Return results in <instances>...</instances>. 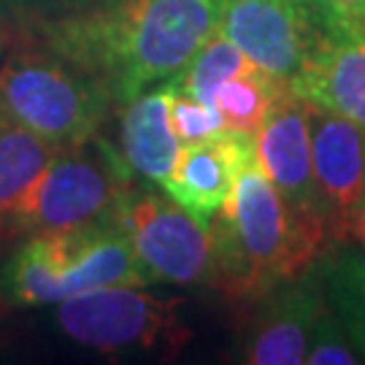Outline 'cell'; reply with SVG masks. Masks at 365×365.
Returning a JSON list of instances; mask_svg holds the SVG:
<instances>
[{
	"mask_svg": "<svg viewBox=\"0 0 365 365\" xmlns=\"http://www.w3.org/2000/svg\"><path fill=\"white\" fill-rule=\"evenodd\" d=\"M225 0H111L46 27V46L106 81L128 103L170 81L220 30Z\"/></svg>",
	"mask_w": 365,
	"mask_h": 365,
	"instance_id": "6da1fadb",
	"label": "cell"
},
{
	"mask_svg": "<svg viewBox=\"0 0 365 365\" xmlns=\"http://www.w3.org/2000/svg\"><path fill=\"white\" fill-rule=\"evenodd\" d=\"M211 284L235 303H257L271 289L309 274L327 233L322 222L287 203L252 160L211 217Z\"/></svg>",
	"mask_w": 365,
	"mask_h": 365,
	"instance_id": "7a4b0ae2",
	"label": "cell"
},
{
	"mask_svg": "<svg viewBox=\"0 0 365 365\" xmlns=\"http://www.w3.org/2000/svg\"><path fill=\"white\" fill-rule=\"evenodd\" d=\"M152 282L119 222L30 235L3 274L6 295L19 306L60 303L87 289L149 287Z\"/></svg>",
	"mask_w": 365,
	"mask_h": 365,
	"instance_id": "3957f363",
	"label": "cell"
},
{
	"mask_svg": "<svg viewBox=\"0 0 365 365\" xmlns=\"http://www.w3.org/2000/svg\"><path fill=\"white\" fill-rule=\"evenodd\" d=\"M111 101L103 78L52 46H27L0 60V119L54 149L98 135Z\"/></svg>",
	"mask_w": 365,
	"mask_h": 365,
	"instance_id": "277c9868",
	"label": "cell"
},
{
	"mask_svg": "<svg viewBox=\"0 0 365 365\" xmlns=\"http://www.w3.org/2000/svg\"><path fill=\"white\" fill-rule=\"evenodd\" d=\"M133 173L114 146L92 135L76 146L57 149L22 200L0 222V238L57 233L117 222Z\"/></svg>",
	"mask_w": 365,
	"mask_h": 365,
	"instance_id": "5b68a950",
	"label": "cell"
},
{
	"mask_svg": "<svg viewBox=\"0 0 365 365\" xmlns=\"http://www.w3.org/2000/svg\"><path fill=\"white\" fill-rule=\"evenodd\" d=\"M54 306L68 339L103 354H176L192 336L179 319L182 298H157L141 287L87 289Z\"/></svg>",
	"mask_w": 365,
	"mask_h": 365,
	"instance_id": "8992f818",
	"label": "cell"
},
{
	"mask_svg": "<svg viewBox=\"0 0 365 365\" xmlns=\"http://www.w3.org/2000/svg\"><path fill=\"white\" fill-rule=\"evenodd\" d=\"M117 222L130 235L133 249L152 279L173 284L211 282L214 241L211 222L197 220L173 197L155 192H130Z\"/></svg>",
	"mask_w": 365,
	"mask_h": 365,
	"instance_id": "52a82bcc",
	"label": "cell"
},
{
	"mask_svg": "<svg viewBox=\"0 0 365 365\" xmlns=\"http://www.w3.org/2000/svg\"><path fill=\"white\" fill-rule=\"evenodd\" d=\"M220 33L260 71L292 81L319 38V22L306 0H225Z\"/></svg>",
	"mask_w": 365,
	"mask_h": 365,
	"instance_id": "ba28073f",
	"label": "cell"
},
{
	"mask_svg": "<svg viewBox=\"0 0 365 365\" xmlns=\"http://www.w3.org/2000/svg\"><path fill=\"white\" fill-rule=\"evenodd\" d=\"M312 163L327 241L344 244L365 197V128L312 103Z\"/></svg>",
	"mask_w": 365,
	"mask_h": 365,
	"instance_id": "9c48e42d",
	"label": "cell"
},
{
	"mask_svg": "<svg viewBox=\"0 0 365 365\" xmlns=\"http://www.w3.org/2000/svg\"><path fill=\"white\" fill-rule=\"evenodd\" d=\"M241 360L249 365H300L312 344V333L327 309L325 289L309 276H300L271 289L255 303Z\"/></svg>",
	"mask_w": 365,
	"mask_h": 365,
	"instance_id": "30bf717a",
	"label": "cell"
},
{
	"mask_svg": "<svg viewBox=\"0 0 365 365\" xmlns=\"http://www.w3.org/2000/svg\"><path fill=\"white\" fill-rule=\"evenodd\" d=\"M257 165L274 187L306 217L322 222L312 163V103L289 90L255 138ZM325 225V222H322Z\"/></svg>",
	"mask_w": 365,
	"mask_h": 365,
	"instance_id": "8fae6325",
	"label": "cell"
},
{
	"mask_svg": "<svg viewBox=\"0 0 365 365\" xmlns=\"http://www.w3.org/2000/svg\"><path fill=\"white\" fill-rule=\"evenodd\" d=\"M292 92L365 128V30L322 27Z\"/></svg>",
	"mask_w": 365,
	"mask_h": 365,
	"instance_id": "7c38bea8",
	"label": "cell"
},
{
	"mask_svg": "<svg viewBox=\"0 0 365 365\" xmlns=\"http://www.w3.org/2000/svg\"><path fill=\"white\" fill-rule=\"evenodd\" d=\"M252 160H257L255 138L222 130L200 144L182 146L173 173L163 190L187 211H192L197 220L211 222Z\"/></svg>",
	"mask_w": 365,
	"mask_h": 365,
	"instance_id": "4fadbf2b",
	"label": "cell"
},
{
	"mask_svg": "<svg viewBox=\"0 0 365 365\" xmlns=\"http://www.w3.org/2000/svg\"><path fill=\"white\" fill-rule=\"evenodd\" d=\"M182 144L170 125V81L141 92L125 103L122 117V157L133 179L165 187L179 160Z\"/></svg>",
	"mask_w": 365,
	"mask_h": 365,
	"instance_id": "5bb4252c",
	"label": "cell"
},
{
	"mask_svg": "<svg viewBox=\"0 0 365 365\" xmlns=\"http://www.w3.org/2000/svg\"><path fill=\"white\" fill-rule=\"evenodd\" d=\"M289 90H292L289 81L271 76L257 66H249L247 71L227 78L217 90L214 106L225 122V130L247 135V138H257L265 119L271 117L276 103Z\"/></svg>",
	"mask_w": 365,
	"mask_h": 365,
	"instance_id": "9a60e30c",
	"label": "cell"
},
{
	"mask_svg": "<svg viewBox=\"0 0 365 365\" xmlns=\"http://www.w3.org/2000/svg\"><path fill=\"white\" fill-rule=\"evenodd\" d=\"M54 155L52 144L0 119V222L11 214Z\"/></svg>",
	"mask_w": 365,
	"mask_h": 365,
	"instance_id": "2e32d148",
	"label": "cell"
},
{
	"mask_svg": "<svg viewBox=\"0 0 365 365\" xmlns=\"http://www.w3.org/2000/svg\"><path fill=\"white\" fill-rule=\"evenodd\" d=\"M322 287L330 312L339 317L354 349L365 360V255L344 252L322 268Z\"/></svg>",
	"mask_w": 365,
	"mask_h": 365,
	"instance_id": "e0dca14e",
	"label": "cell"
},
{
	"mask_svg": "<svg viewBox=\"0 0 365 365\" xmlns=\"http://www.w3.org/2000/svg\"><path fill=\"white\" fill-rule=\"evenodd\" d=\"M249 66H255V63L235 46L233 41H227L217 30L206 41V46L192 57V63L184 68L176 78H170V84H173L176 92H184V95L195 98L197 103L214 106L217 90L227 78H233L235 73L247 71Z\"/></svg>",
	"mask_w": 365,
	"mask_h": 365,
	"instance_id": "ac0fdd59",
	"label": "cell"
},
{
	"mask_svg": "<svg viewBox=\"0 0 365 365\" xmlns=\"http://www.w3.org/2000/svg\"><path fill=\"white\" fill-rule=\"evenodd\" d=\"M170 125L182 146L200 144L225 130L217 106L197 103L195 98L173 90V84H170Z\"/></svg>",
	"mask_w": 365,
	"mask_h": 365,
	"instance_id": "d6986e66",
	"label": "cell"
},
{
	"mask_svg": "<svg viewBox=\"0 0 365 365\" xmlns=\"http://www.w3.org/2000/svg\"><path fill=\"white\" fill-rule=\"evenodd\" d=\"M306 363L309 365H354L360 363V354L354 349L352 339L346 336L339 317L330 312L327 306L319 322L312 333V344L306 352Z\"/></svg>",
	"mask_w": 365,
	"mask_h": 365,
	"instance_id": "ffe728a7",
	"label": "cell"
},
{
	"mask_svg": "<svg viewBox=\"0 0 365 365\" xmlns=\"http://www.w3.org/2000/svg\"><path fill=\"white\" fill-rule=\"evenodd\" d=\"M322 27L365 30V0H306Z\"/></svg>",
	"mask_w": 365,
	"mask_h": 365,
	"instance_id": "44dd1931",
	"label": "cell"
},
{
	"mask_svg": "<svg viewBox=\"0 0 365 365\" xmlns=\"http://www.w3.org/2000/svg\"><path fill=\"white\" fill-rule=\"evenodd\" d=\"M349 241H354V244L365 252V197H363V203L357 206V211H354V217H352V225H349Z\"/></svg>",
	"mask_w": 365,
	"mask_h": 365,
	"instance_id": "7402d4cb",
	"label": "cell"
},
{
	"mask_svg": "<svg viewBox=\"0 0 365 365\" xmlns=\"http://www.w3.org/2000/svg\"><path fill=\"white\" fill-rule=\"evenodd\" d=\"M3 6H14V9H30V6H38V3H46V0H0Z\"/></svg>",
	"mask_w": 365,
	"mask_h": 365,
	"instance_id": "603a6c76",
	"label": "cell"
}]
</instances>
